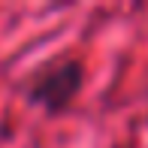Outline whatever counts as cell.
<instances>
[{"label": "cell", "mask_w": 148, "mask_h": 148, "mask_svg": "<svg viewBox=\"0 0 148 148\" xmlns=\"http://www.w3.org/2000/svg\"><path fill=\"white\" fill-rule=\"evenodd\" d=\"M82 88V64L73 58L66 60H55L51 66L39 70L33 76L30 88H27V100L45 109H64Z\"/></svg>", "instance_id": "cell-1"}]
</instances>
